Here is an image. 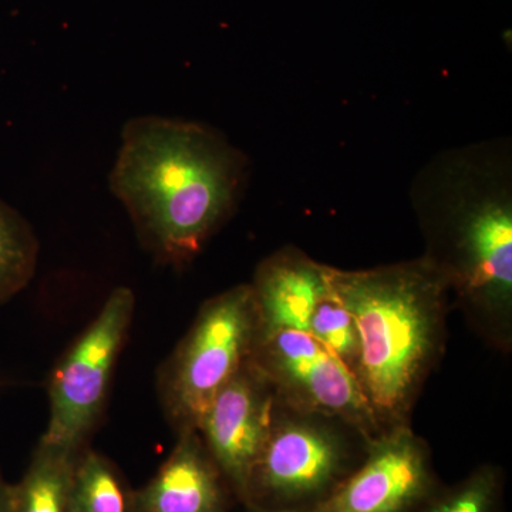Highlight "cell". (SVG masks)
Wrapping results in <instances>:
<instances>
[{
    "label": "cell",
    "mask_w": 512,
    "mask_h": 512,
    "mask_svg": "<svg viewBox=\"0 0 512 512\" xmlns=\"http://www.w3.org/2000/svg\"><path fill=\"white\" fill-rule=\"evenodd\" d=\"M410 202L426 259L471 328L512 348V144L500 137L448 148L414 177Z\"/></svg>",
    "instance_id": "obj_1"
},
{
    "label": "cell",
    "mask_w": 512,
    "mask_h": 512,
    "mask_svg": "<svg viewBox=\"0 0 512 512\" xmlns=\"http://www.w3.org/2000/svg\"><path fill=\"white\" fill-rule=\"evenodd\" d=\"M248 175V157L214 127L150 114L124 124L109 187L144 249L184 268L234 215Z\"/></svg>",
    "instance_id": "obj_2"
},
{
    "label": "cell",
    "mask_w": 512,
    "mask_h": 512,
    "mask_svg": "<svg viewBox=\"0 0 512 512\" xmlns=\"http://www.w3.org/2000/svg\"><path fill=\"white\" fill-rule=\"evenodd\" d=\"M330 284L359 336L355 376L380 434L410 426L414 406L439 365L450 292L423 258L369 269L329 266Z\"/></svg>",
    "instance_id": "obj_3"
},
{
    "label": "cell",
    "mask_w": 512,
    "mask_h": 512,
    "mask_svg": "<svg viewBox=\"0 0 512 512\" xmlns=\"http://www.w3.org/2000/svg\"><path fill=\"white\" fill-rule=\"evenodd\" d=\"M370 441L346 421L281 402L242 504L249 512L318 510L363 463Z\"/></svg>",
    "instance_id": "obj_4"
},
{
    "label": "cell",
    "mask_w": 512,
    "mask_h": 512,
    "mask_svg": "<svg viewBox=\"0 0 512 512\" xmlns=\"http://www.w3.org/2000/svg\"><path fill=\"white\" fill-rule=\"evenodd\" d=\"M256 332L258 309L251 284L234 286L202 303L158 375L161 404L177 434L197 430L214 397L248 362Z\"/></svg>",
    "instance_id": "obj_5"
},
{
    "label": "cell",
    "mask_w": 512,
    "mask_h": 512,
    "mask_svg": "<svg viewBox=\"0 0 512 512\" xmlns=\"http://www.w3.org/2000/svg\"><path fill=\"white\" fill-rule=\"evenodd\" d=\"M312 313L258 316L249 360L286 406L336 417L376 439L380 431L355 376L312 335Z\"/></svg>",
    "instance_id": "obj_6"
},
{
    "label": "cell",
    "mask_w": 512,
    "mask_h": 512,
    "mask_svg": "<svg viewBox=\"0 0 512 512\" xmlns=\"http://www.w3.org/2000/svg\"><path fill=\"white\" fill-rule=\"evenodd\" d=\"M136 296L114 289L96 318L80 333L50 377V416L40 443L79 454L101 419L110 383L126 343Z\"/></svg>",
    "instance_id": "obj_7"
},
{
    "label": "cell",
    "mask_w": 512,
    "mask_h": 512,
    "mask_svg": "<svg viewBox=\"0 0 512 512\" xmlns=\"http://www.w3.org/2000/svg\"><path fill=\"white\" fill-rule=\"evenodd\" d=\"M441 487L429 444L396 427L370 441L355 473L313 512H420Z\"/></svg>",
    "instance_id": "obj_8"
},
{
    "label": "cell",
    "mask_w": 512,
    "mask_h": 512,
    "mask_svg": "<svg viewBox=\"0 0 512 512\" xmlns=\"http://www.w3.org/2000/svg\"><path fill=\"white\" fill-rule=\"evenodd\" d=\"M279 404L275 387L248 359L214 397L198 423L208 453L241 503Z\"/></svg>",
    "instance_id": "obj_9"
},
{
    "label": "cell",
    "mask_w": 512,
    "mask_h": 512,
    "mask_svg": "<svg viewBox=\"0 0 512 512\" xmlns=\"http://www.w3.org/2000/svg\"><path fill=\"white\" fill-rule=\"evenodd\" d=\"M177 436L156 476L134 493V511L228 512L231 490L198 430L181 431Z\"/></svg>",
    "instance_id": "obj_10"
},
{
    "label": "cell",
    "mask_w": 512,
    "mask_h": 512,
    "mask_svg": "<svg viewBox=\"0 0 512 512\" xmlns=\"http://www.w3.org/2000/svg\"><path fill=\"white\" fill-rule=\"evenodd\" d=\"M79 454L39 441L25 476L12 485L8 512H70V485Z\"/></svg>",
    "instance_id": "obj_11"
},
{
    "label": "cell",
    "mask_w": 512,
    "mask_h": 512,
    "mask_svg": "<svg viewBox=\"0 0 512 512\" xmlns=\"http://www.w3.org/2000/svg\"><path fill=\"white\" fill-rule=\"evenodd\" d=\"M70 512H136L134 493L119 470L96 451L83 450L74 463Z\"/></svg>",
    "instance_id": "obj_12"
},
{
    "label": "cell",
    "mask_w": 512,
    "mask_h": 512,
    "mask_svg": "<svg viewBox=\"0 0 512 512\" xmlns=\"http://www.w3.org/2000/svg\"><path fill=\"white\" fill-rule=\"evenodd\" d=\"M39 261V241L32 225L0 198V305L32 281Z\"/></svg>",
    "instance_id": "obj_13"
},
{
    "label": "cell",
    "mask_w": 512,
    "mask_h": 512,
    "mask_svg": "<svg viewBox=\"0 0 512 512\" xmlns=\"http://www.w3.org/2000/svg\"><path fill=\"white\" fill-rule=\"evenodd\" d=\"M504 474L494 464H483L451 487H441L420 512H501Z\"/></svg>",
    "instance_id": "obj_14"
},
{
    "label": "cell",
    "mask_w": 512,
    "mask_h": 512,
    "mask_svg": "<svg viewBox=\"0 0 512 512\" xmlns=\"http://www.w3.org/2000/svg\"><path fill=\"white\" fill-rule=\"evenodd\" d=\"M311 332L350 372L355 373L359 357V336L352 316L330 284L316 303L311 318Z\"/></svg>",
    "instance_id": "obj_15"
},
{
    "label": "cell",
    "mask_w": 512,
    "mask_h": 512,
    "mask_svg": "<svg viewBox=\"0 0 512 512\" xmlns=\"http://www.w3.org/2000/svg\"><path fill=\"white\" fill-rule=\"evenodd\" d=\"M10 490H12V485L6 483L2 471H0V512L9 511Z\"/></svg>",
    "instance_id": "obj_16"
}]
</instances>
